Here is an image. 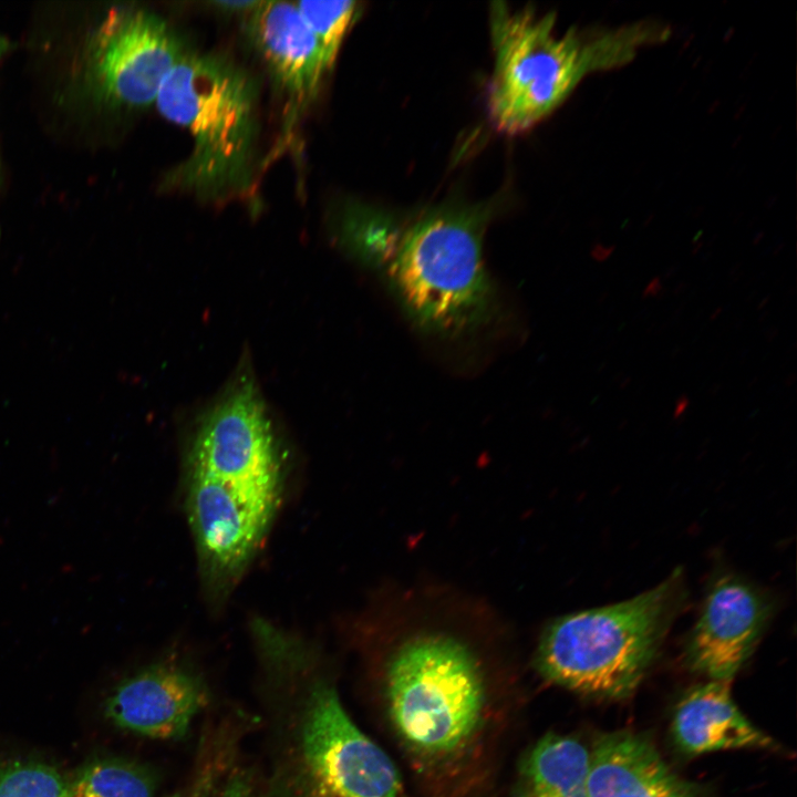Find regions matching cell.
<instances>
[{
  "label": "cell",
  "mask_w": 797,
  "mask_h": 797,
  "mask_svg": "<svg viewBox=\"0 0 797 797\" xmlns=\"http://www.w3.org/2000/svg\"><path fill=\"white\" fill-rule=\"evenodd\" d=\"M282 466L262 396L238 381L196 427L186 464V507L211 596L237 583L278 508Z\"/></svg>",
  "instance_id": "1"
},
{
  "label": "cell",
  "mask_w": 797,
  "mask_h": 797,
  "mask_svg": "<svg viewBox=\"0 0 797 797\" xmlns=\"http://www.w3.org/2000/svg\"><path fill=\"white\" fill-rule=\"evenodd\" d=\"M495 55L487 111L504 134L524 133L551 114L589 74L621 68L636 53L665 41L670 30L655 21L611 29L555 31L552 13L490 8Z\"/></svg>",
  "instance_id": "2"
},
{
  "label": "cell",
  "mask_w": 797,
  "mask_h": 797,
  "mask_svg": "<svg viewBox=\"0 0 797 797\" xmlns=\"http://www.w3.org/2000/svg\"><path fill=\"white\" fill-rule=\"evenodd\" d=\"M485 219L477 211L435 210L401 231L380 235L355 218L342 240L377 270L415 325L451 335L488 318L494 290L483 258Z\"/></svg>",
  "instance_id": "3"
},
{
  "label": "cell",
  "mask_w": 797,
  "mask_h": 797,
  "mask_svg": "<svg viewBox=\"0 0 797 797\" xmlns=\"http://www.w3.org/2000/svg\"><path fill=\"white\" fill-rule=\"evenodd\" d=\"M308 659L275 685L271 770L265 797H403L386 753L345 711L334 684Z\"/></svg>",
  "instance_id": "4"
},
{
  "label": "cell",
  "mask_w": 797,
  "mask_h": 797,
  "mask_svg": "<svg viewBox=\"0 0 797 797\" xmlns=\"http://www.w3.org/2000/svg\"><path fill=\"white\" fill-rule=\"evenodd\" d=\"M386 623L392 648L384 677L391 718L414 751L442 757L460 751L477 732L485 676L463 624L432 612L395 615Z\"/></svg>",
  "instance_id": "5"
},
{
  "label": "cell",
  "mask_w": 797,
  "mask_h": 797,
  "mask_svg": "<svg viewBox=\"0 0 797 797\" xmlns=\"http://www.w3.org/2000/svg\"><path fill=\"white\" fill-rule=\"evenodd\" d=\"M257 101L255 81L238 64L221 54L187 50L154 104L193 142L163 186L204 200L246 194L256 161Z\"/></svg>",
  "instance_id": "6"
},
{
  "label": "cell",
  "mask_w": 797,
  "mask_h": 797,
  "mask_svg": "<svg viewBox=\"0 0 797 797\" xmlns=\"http://www.w3.org/2000/svg\"><path fill=\"white\" fill-rule=\"evenodd\" d=\"M685 594L682 570L676 569L631 599L552 620L537 646L539 673L583 695L629 697L655 660Z\"/></svg>",
  "instance_id": "7"
},
{
  "label": "cell",
  "mask_w": 797,
  "mask_h": 797,
  "mask_svg": "<svg viewBox=\"0 0 797 797\" xmlns=\"http://www.w3.org/2000/svg\"><path fill=\"white\" fill-rule=\"evenodd\" d=\"M186 51L159 15L139 8H115L91 37L87 68L106 99L145 107L155 104L166 76Z\"/></svg>",
  "instance_id": "8"
},
{
  "label": "cell",
  "mask_w": 797,
  "mask_h": 797,
  "mask_svg": "<svg viewBox=\"0 0 797 797\" xmlns=\"http://www.w3.org/2000/svg\"><path fill=\"white\" fill-rule=\"evenodd\" d=\"M774 611L770 596L734 573L710 586L685 643V663L710 681L732 682L753 654Z\"/></svg>",
  "instance_id": "9"
},
{
  "label": "cell",
  "mask_w": 797,
  "mask_h": 797,
  "mask_svg": "<svg viewBox=\"0 0 797 797\" xmlns=\"http://www.w3.org/2000/svg\"><path fill=\"white\" fill-rule=\"evenodd\" d=\"M210 700L204 680L185 665L161 662L126 677L107 696L104 713L115 726L153 739L187 735Z\"/></svg>",
  "instance_id": "10"
},
{
  "label": "cell",
  "mask_w": 797,
  "mask_h": 797,
  "mask_svg": "<svg viewBox=\"0 0 797 797\" xmlns=\"http://www.w3.org/2000/svg\"><path fill=\"white\" fill-rule=\"evenodd\" d=\"M247 34L281 90L292 122L317 97L330 72L294 2L261 1L248 14Z\"/></svg>",
  "instance_id": "11"
},
{
  "label": "cell",
  "mask_w": 797,
  "mask_h": 797,
  "mask_svg": "<svg viewBox=\"0 0 797 797\" xmlns=\"http://www.w3.org/2000/svg\"><path fill=\"white\" fill-rule=\"evenodd\" d=\"M589 797H698L645 737L601 735L590 753Z\"/></svg>",
  "instance_id": "12"
},
{
  "label": "cell",
  "mask_w": 797,
  "mask_h": 797,
  "mask_svg": "<svg viewBox=\"0 0 797 797\" xmlns=\"http://www.w3.org/2000/svg\"><path fill=\"white\" fill-rule=\"evenodd\" d=\"M673 738L685 754L758 748L777 749L778 744L739 711L731 682L710 681L686 692L676 705Z\"/></svg>",
  "instance_id": "13"
},
{
  "label": "cell",
  "mask_w": 797,
  "mask_h": 797,
  "mask_svg": "<svg viewBox=\"0 0 797 797\" xmlns=\"http://www.w3.org/2000/svg\"><path fill=\"white\" fill-rule=\"evenodd\" d=\"M589 766L582 743L548 734L526 756L516 797H589Z\"/></svg>",
  "instance_id": "14"
},
{
  "label": "cell",
  "mask_w": 797,
  "mask_h": 797,
  "mask_svg": "<svg viewBox=\"0 0 797 797\" xmlns=\"http://www.w3.org/2000/svg\"><path fill=\"white\" fill-rule=\"evenodd\" d=\"M203 744L186 797H265L256 772L240 759L239 732L222 726Z\"/></svg>",
  "instance_id": "15"
},
{
  "label": "cell",
  "mask_w": 797,
  "mask_h": 797,
  "mask_svg": "<svg viewBox=\"0 0 797 797\" xmlns=\"http://www.w3.org/2000/svg\"><path fill=\"white\" fill-rule=\"evenodd\" d=\"M156 787L147 766L118 757L91 760L70 777L72 797H155Z\"/></svg>",
  "instance_id": "16"
},
{
  "label": "cell",
  "mask_w": 797,
  "mask_h": 797,
  "mask_svg": "<svg viewBox=\"0 0 797 797\" xmlns=\"http://www.w3.org/2000/svg\"><path fill=\"white\" fill-rule=\"evenodd\" d=\"M0 797H72L70 777L41 760L1 757Z\"/></svg>",
  "instance_id": "17"
},
{
  "label": "cell",
  "mask_w": 797,
  "mask_h": 797,
  "mask_svg": "<svg viewBox=\"0 0 797 797\" xmlns=\"http://www.w3.org/2000/svg\"><path fill=\"white\" fill-rule=\"evenodd\" d=\"M302 19L315 38L324 63L332 70L344 38L359 12L355 1H297Z\"/></svg>",
  "instance_id": "18"
},
{
  "label": "cell",
  "mask_w": 797,
  "mask_h": 797,
  "mask_svg": "<svg viewBox=\"0 0 797 797\" xmlns=\"http://www.w3.org/2000/svg\"><path fill=\"white\" fill-rule=\"evenodd\" d=\"M261 1H216L210 2L216 9L228 12L250 13Z\"/></svg>",
  "instance_id": "19"
},
{
  "label": "cell",
  "mask_w": 797,
  "mask_h": 797,
  "mask_svg": "<svg viewBox=\"0 0 797 797\" xmlns=\"http://www.w3.org/2000/svg\"><path fill=\"white\" fill-rule=\"evenodd\" d=\"M663 292V284L660 278H653L643 290V298L655 297Z\"/></svg>",
  "instance_id": "20"
},
{
  "label": "cell",
  "mask_w": 797,
  "mask_h": 797,
  "mask_svg": "<svg viewBox=\"0 0 797 797\" xmlns=\"http://www.w3.org/2000/svg\"><path fill=\"white\" fill-rule=\"evenodd\" d=\"M689 405H690V398L686 395L680 396L675 403V410H674L673 416L675 418L682 416L685 413Z\"/></svg>",
  "instance_id": "21"
},
{
  "label": "cell",
  "mask_w": 797,
  "mask_h": 797,
  "mask_svg": "<svg viewBox=\"0 0 797 797\" xmlns=\"http://www.w3.org/2000/svg\"><path fill=\"white\" fill-rule=\"evenodd\" d=\"M168 797H186L184 788L169 795Z\"/></svg>",
  "instance_id": "22"
},
{
  "label": "cell",
  "mask_w": 797,
  "mask_h": 797,
  "mask_svg": "<svg viewBox=\"0 0 797 797\" xmlns=\"http://www.w3.org/2000/svg\"><path fill=\"white\" fill-rule=\"evenodd\" d=\"M683 287H684V283H680V284L676 287L675 292H679V293L682 292V291L684 290Z\"/></svg>",
  "instance_id": "23"
}]
</instances>
